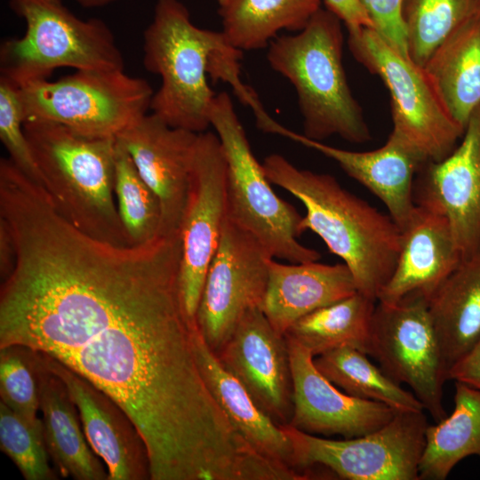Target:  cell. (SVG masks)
Returning <instances> with one entry per match:
<instances>
[{
    "label": "cell",
    "mask_w": 480,
    "mask_h": 480,
    "mask_svg": "<svg viewBox=\"0 0 480 480\" xmlns=\"http://www.w3.org/2000/svg\"><path fill=\"white\" fill-rule=\"evenodd\" d=\"M226 219V160L217 134L205 131L198 134L180 226V289L186 312L193 321Z\"/></svg>",
    "instance_id": "4fadbf2b"
},
{
    "label": "cell",
    "mask_w": 480,
    "mask_h": 480,
    "mask_svg": "<svg viewBox=\"0 0 480 480\" xmlns=\"http://www.w3.org/2000/svg\"><path fill=\"white\" fill-rule=\"evenodd\" d=\"M43 187L57 212L100 241L132 245L116 197L114 137H91L47 121L24 122Z\"/></svg>",
    "instance_id": "3957f363"
},
{
    "label": "cell",
    "mask_w": 480,
    "mask_h": 480,
    "mask_svg": "<svg viewBox=\"0 0 480 480\" xmlns=\"http://www.w3.org/2000/svg\"><path fill=\"white\" fill-rule=\"evenodd\" d=\"M340 21L321 8L302 30L275 37L267 60L295 89L304 136L323 141L338 135L351 143H364L371 133L343 67Z\"/></svg>",
    "instance_id": "277c9868"
},
{
    "label": "cell",
    "mask_w": 480,
    "mask_h": 480,
    "mask_svg": "<svg viewBox=\"0 0 480 480\" xmlns=\"http://www.w3.org/2000/svg\"><path fill=\"white\" fill-rule=\"evenodd\" d=\"M228 0H217L218 4L220 6H222L223 4H225V3L227 2Z\"/></svg>",
    "instance_id": "ab89813d"
},
{
    "label": "cell",
    "mask_w": 480,
    "mask_h": 480,
    "mask_svg": "<svg viewBox=\"0 0 480 480\" xmlns=\"http://www.w3.org/2000/svg\"><path fill=\"white\" fill-rule=\"evenodd\" d=\"M414 203L445 218L463 260L480 252V106L461 142L446 157L420 167Z\"/></svg>",
    "instance_id": "9a60e30c"
},
{
    "label": "cell",
    "mask_w": 480,
    "mask_h": 480,
    "mask_svg": "<svg viewBox=\"0 0 480 480\" xmlns=\"http://www.w3.org/2000/svg\"><path fill=\"white\" fill-rule=\"evenodd\" d=\"M395 268L377 301L394 304L412 294L428 300L463 258L444 217L416 205L400 228Z\"/></svg>",
    "instance_id": "ffe728a7"
},
{
    "label": "cell",
    "mask_w": 480,
    "mask_h": 480,
    "mask_svg": "<svg viewBox=\"0 0 480 480\" xmlns=\"http://www.w3.org/2000/svg\"><path fill=\"white\" fill-rule=\"evenodd\" d=\"M26 23L23 36L0 48V77L20 87L46 80L60 68L124 69L115 36L100 19L82 20L62 0H10Z\"/></svg>",
    "instance_id": "8992f818"
},
{
    "label": "cell",
    "mask_w": 480,
    "mask_h": 480,
    "mask_svg": "<svg viewBox=\"0 0 480 480\" xmlns=\"http://www.w3.org/2000/svg\"><path fill=\"white\" fill-rule=\"evenodd\" d=\"M478 0H403L408 54L424 67L436 49L477 9Z\"/></svg>",
    "instance_id": "f546056e"
},
{
    "label": "cell",
    "mask_w": 480,
    "mask_h": 480,
    "mask_svg": "<svg viewBox=\"0 0 480 480\" xmlns=\"http://www.w3.org/2000/svg\"><path fill=\"white\" fill-rule=\"evenodd\" d=\"M448 380L464 383L480 392V337L448 372Z\"/></svg>",
    "instance_id": "d590c367"
},
{
    "label": "cell",
    "mask_w": 480,
    "mask_h": 480,
    "mask_svg": "<svg viewBox=\"0 0 480 480\" xmlns=\"http://www.w3.org/2000/svg\"><path fill=\"white\" fill-rule=\"evenodd\" d=\"M428 310L449 370L480 337V252L462 260L428 300Z\"/></svg>",
    "instance_id": "d4e9b609"
},
{
    "label": "cell",
    "mask_w": 480,
    "mask_h": 480,
    "mask_svg": "<svg viewBox=\"0 0 480 480\" xmlns=\"http://www.w3.org/2000/svg\"><path fill=\"white\" fill-rule=\"evenodd\" d=\"M262 165L271 183L305 206L301 233L316 234L348 268L357 292L377 301L399 254L397 224L330 174L300 169L279 154L266 156Z\"/></svg>",
    "instance_id": "7a4b0ae2"
},
{
    "label": "cell",
    "mask_w": 480,
    "mask_h": 480,
    "mask_svg": "<svg viewBox=\"0 0 480 480\" xmlns=\"http://www.w3.org/2000/svg\"><path fill=\"white\" fill-rule=\"evenodd\" d=\"M470 456L480 458V392L455 381L452 413L426 429L419 478L444 480L460 461Z\"/></svg>",
    "instance_id": "484cf974"
},
{
    "label": "cell",
    "mask_w": 480,
    "mask_h": 480,
    "mask_svg": "<svg viewBox=\"0 0 480 480\" xmlns=\"http://www.w3.org/2000/svg\"><path fill=\"white\" fill-rule=\"evenodd\" d=\"M428 426L424 412H398L386 425L366 435L332 440L282 425L295 468L311 479L317 466L348 480H420L419 463Z\"/></svg>",
    "instance_id": "30bf717a"
},
{
    "label": "cell",
    "mask_w": 480,
    "mask_h": 480,
    "mask_svg": "<svg viewBox=\"0 0 480 480\" xmlns=\"http://www.w3.org/2000/svg\"><path fill=\"white\" fill-rule=\"evenodd\" d=\"M114 191L118 214L132 245L148 243L160 236L158 198L117 140Z\"/></svg>",
    "instance_id": "4dcf8cb0"
},
{
    "label": "cell",
    "mask_w": 480,
    "mask_h": 480,
    "mask_svg": "<svg viewBox=\"0 0 480 480\" xmlns=\"http://www.w3.org/2000/svg\"><path fill=\"white\" fill-rule=\"evenodd\" d=\"M193 341L198 365L211 393L246 442L270 461L311 479L295 468L292 444L282 426L263 412L244 387L221 366L196 324Z\"/></svg>",
    "instance_id": "603a6c76"
},
{
    "label": "cell",
    "mask_w": 480,
    "mask_h": 480,
    "mask_svg": "<svg viewBox=\"0 0 480 480\" xmlns=\"http://www.w3.org/2000/svg\"><path fill=\"white\" fill-rule=\"evenodd\" d=\"M324 3L326 9L345 24L348 32L362 28H374L359 0H324Z\"/></svg>",
    "instance_id": "8d00e7d4"
},
{
    "label": "cell",
    "mask_w": 480,
    "mask_h": 480,
    "mask_svg": "<svg viewBox=\"0 0 480 480\" xmlns=\"http://www.w3.org/2000/svg\"><path fill=\"white\" fill-rule=\"evenodd\" d=\"M1 402L34 425H41L37 417L39 398L34 371L23 350L17 347L0 348Z\"/></svg>",
    "instance_id": "d6a6232c"
},
{
    "label": "cell",
    "mask_w": 480,
    "mask_h": 480,
    "mask_svg": "<svg viewBox=\"0 0 480 480\" xmlns=\"http://www.w3.org/2000/svg\"><path fill=\"white\" fill-rule=\"evenodd\" d=\"M0 447L27 480H52L43 424L34 425L0 401Z\"/></svg>",
    "instance_id": "1f68e13d"
},
{
    "label": "cell",
    "mask_w": 480,
    "mask_h": 480,
    "mask_svg": "<svg viewBox=\"0 0 480 480\" xmlns=\"http://www.w3.org/2000/svg\"><path fill=\"white\" fill-rule=\"evenodd\" d=\"M293 385L292 428L315 436L352 438L388 423L398 412L388 405L352 396L324 377L314 356L288 339Z\"/></svg>",
    "instance_id": "e0dca14e"
},
{
    "label": "cell",
    "mask_w": 480,
    "mask_h": 480,
    "mask_svg": "<svg viewBox=\"0 0 480 480\" xmlns=\"http://www.w3.org/2000/svg\"><path fill=\"white\" fill-rule=\"evenodd\" d=\"M447 108L465 130L480 106V16L477 9L424 66Z\"/></svg>",
    "instance_id": "cb8c5ba5"
},
{
    "label": "cell",
    "mask_w": 480,
    "mask_h": 480,
    "mask_svg": "<svg viewBox=\"0 0 480 480\" xmlns=\"http://www.w3.org/2000/svg\"><path fill=\"white\" fill-rule=\"evenodd\" d=\"M20 348L36 376L44 442L60 475L76 480L108 479V468L91 448L63 380L48 367L41 353Z\"/></svg>",
    "instance_id": "44dd1931"
},
{
    "label": "cell",
    "mask_w": 480,
    "mask_h": 480,
    "mask_svg": "<svg viewBox=\"0 0 480 480\" xmlns=\"http://www.w3.org/2000/svg\"><path fill=\"white\" fill-rule=\"evenodd\" d=\"M348 43L356 60L388 88L391 133L423 164L450 155L465 130L451 115L424 67L394 48L374 28L349 31Z\"/></svg>",
    "instance_id": "ba28073f"
},
{
    "label": "cell",
    "mask_w": 480,
    "mask_h": 480,
    "mask_svg": "<svg viewBox=\"0 0 480 480\" xmlns=\"http://www.w3.org/2000/svg\"><path fill=\"white\" fill-rule=\"evenodd\" d=\"M374 29L394 48L408 54L407 35L403 19V0H359Z\"/></svg>",
    "instance_id": "e575fe53"
},
{
    "label": "cell",
    "mask_w": 480,
    "mask_h": 480,
    "mask_svg": "<svg viewBox=\"0 0 480 480\" xmlns=\"http://www.w3.org/2000/svg\"><path fill=\"white\" fill-rule=\"evenodd\" d=\"M369 356L393 380L409 386L436 422L447 416L443 388L449 370L425 297L412 294L394 304L377 301Z\"/></svg>",
    "instance_id": "8fae6325"
},
{
    "label": "cell",
    "mask_w": 480,
    "mask_h": 480,
    "mask_svg": "<svg viewBox=\"0 0 480 480\" xmlns=\"http://www.w3.org/2000/svg\"><path fill=\"white\" fill-rule=\"evenodd\" d=\"M215 355L263 412L280 426L289 425L293 412L289 343L260 308L243 316Z\"/></svg>",
    "instance_id": "5bb4252c"
},
{
    "label": "cell",
    "mask_w": 480,
    "mask_h": 480,
    "mask_svg": "<svg viewBox=\"0 0 480 480\" xmlns=\"http://www.w3.org/2000/svg\"><path fill=\"white\" fill-rule=\"evenodd\" d=\"M0 348L45 354L116 400L146 444L152 480H223L251 447L211 393L180 289V233L95 239L46 207L12 232Z\"/></svg>",
    "instance_id": "6da1fadb"
},
{
    "label": "cell",
    "mask_w": 480,
    "mask_h": 480,
    "mask_svg": "<svg viewBox=\"0 0 480 480\" xmlns=\"http://www.w3.org/2000/svg\"><path fill=\"white\" fill-rule=\"evenodd\" d=\"M24 122L19 87L0 77V140L9 154L8 158L30 180L43 187L24 131Z\"/></svg>",
    "instance_id": "836d02e7"
},
{
    "label": "cell",
    "mask_w": 480,
    "mask_h": 480,
    "mask_svg": "<svg viewBox=\"0 0 480 480\" xmlns=\"http://www.w3.org/2000/svg\"><path fill=\"white\" fill-rule=\"evenodd\" d=\"M271 258L252 235L227 216L195 316L199 332L214 354L228 340L243 316L260 307Z\"/></svg>",
    "instance_id": "7c38bea8"
},
{
    "label": "cell",
    "mask_w": 480,
    "mask_h": 480,
    "mask_svg": "<svg viewBox=\"0 0 480 480\" xmlns=\"http://www.w3.org/2000/svg\"><path fill=\"white\" fill-rule=\"evenodd\" d=\"M24 121L62 124L91 137H114L148 114L154 92L124 69L76 70L20 87Z\"/></svg>",
    "instance_id": "9c48e42d"
},
{
    "label": "cell",
    "mask_w": 480,
    "mask_h": 480,
    "mask_svg": "<svg viewBox=\"0 0 480 480\" xmlns=\"http://www.w3.org/2000/svg\"><path fill=\"white\" fill-rule=\"evenodd\" d=\"M209 118L227 164L228 218L252 235L274 259L291 263L319 260L317 251L298 241L302 216L271 188L228 92L215 95Z\"/></svg>",
    "instance_id": "52a82bcc"
},
{
    "label": "cell",
    "mask_w": 480,
    "mask_h": 480,
    "mask_svg": "<svg viewBox=\"0 0 480 480\" xmlns=\"http://www.w3.org/2000/svg\"><path fill=\"white\" fill-rule=\"evenodd\" d=\"M14 262L13 241L5 222L0 219V274L3 279L11 273Z\"/></svg>",
    "instance_id": "74e56055"
},
{
    "label": "cell",
    "mask_w": 480,
    "mask_h": 480,
    "mask_svg": "<svg viewBox=\"0 0 480 480\" xmlns=\"http://www.w3.org/2000/svg\"><path fill=\"white\" fill-rule=\"evenodd\" d=\"M77 3L86 8L103 7L118 0H76Z\"/></svg>",
    "instance_id": "f35d334b"
},
{
    "label": "cell",
    "mask_w": 480,
    "mask_h": 480,
    "mask_svg": "<svg viewBox=\"0 0 480 480\" xmlns=\"http://www.w3.org/2000/svg\"><path fill=\"white\" fill-rule=\"evenodd\" d=\"M257 125L265 132L286 137L336 162L349 177L384 204L400 228L409 220L416 206L414 176L424 164L393 133L377 149L351 151L311 140L287 129L268 115Z\"/></svg>",
    "instance_id": "d6986e66"
},
{
    "label": "cell",
    "mask_w": 480,
    "mask_h": 480,
    "mask_svg": "<svg viewBox=\"0 0 480 480\" xmlns=\"http://www.w3.org/2000/svg\"><path fill=\"white\" fill-rule=\"evenodd\" d=\"M367 356L343 346L315 356L314 363L324 377L352 396L385 404L396 412H425L412 392L404 390Z\"/></svg>",
    "instance_id": "f1b7e54d"
},
{
    "label": "cell",
    "mask_w": 480,
    "mask_h": 480,
    "mask_svg": "<svg viewBox=\"0 0 480 480\" xmlns=\"http://www.w3.org/2000/svg\"><path fill=\"white\" fill-rule=\"evenodd\" d=\"M376 303L356 292L300 317L284 335L310 351L314 357L343 346L369 356Z\"/></svg>",
    "instance_id": "83f0119b"
},
{
    "label": "cell",
    "mask_w": 480,
    "mask_h": 480,
    "mask_svg": "<svg viewBox=\"0 0 480 480\" xmlns=\"http://www.w3.org/2000/svg\"><path fill=\"white\" fill-rule=\"evenodd\" d=\"M198 134L170 126L152 113L116 137L158 198L161 236L180 232Z\"/></svg>",
    "instance_id": "2e32d148"
},
{
    "label": "cell",
    "mask_w": 480,
    "mask_h": 480,
    "mask_svg": "<svg viewBox=\"0 0 480 480\" xmlns=\"http://www.w3.org/2000/svg\"><path fill=\"white\" fill-rule=\"evenodd\" d=\"M228 44L222 31L196 27L180 1L157 0L143 35L145 68L161 77L152 113L170 126L205 132L216 95L207 79L210 61Z\"/></svg>",
    "instance_id": "5b68a950"
},
{
    "label": "cell",
    "mask_w": 480,
    "mask_h": 480,
    "mask_svg": "<svg viewBox=\"0 0 480 480\" xmlns=\"http://www.w3.org/2000/svg\"><path fill=\"white\" fill-rule=\"evenodd\" d=\"M357 292L344 263L268 261V279L260 308L281 334L300 317Z\"/></svg>",
    "instance_id": "7402d4cb"
},
{
    "label": "cell",
    "mask_w": 480,
    "mask_h": 480,
    "mask_svg": "<svg viewBox=\"0 0 480 480\" xmlns=\"http://www.w3.org/2000/svg\"><path fill=\"white\" fill-rule=\"evenodd\" d=\"M477 12L480 16V0H478V3H477Z\"/></svg>",
    "instance_id": "60d3db41"
},
{
    "label": "cell",
    "mask_w": 480,
    "mask_h": 480,
    "mask_svg": "<svg viewBox=\"0 0 480 480\" xmlns=\"http://www.w3.org/2000/svg\"><path fill=\"white\" fill-rule=\"evenodd\" d=\"M321 1L228 0L220 6L221 31L241 52L263 49L281 30H302L321 9Z\"/></svg>",
    "instance_id": "4316f807"
},
{
    "label": "cell",
    "mask_w": 480,
    "mask_h": 480,
    "mask_svg": "<svg viewBox=\"0 0 480 480\" xmlns=\"http://www.w3.org/2000/svg\"><path fill=\"white\" fill-rule=\"evenodd\" d=\"M41 354L48 367L65 383L86 439L108 468V480L150 479L146 444L121 405L84 377Z\"/></svg>",
    "instance_id": "ac0fdd59"
}]
</instances>
